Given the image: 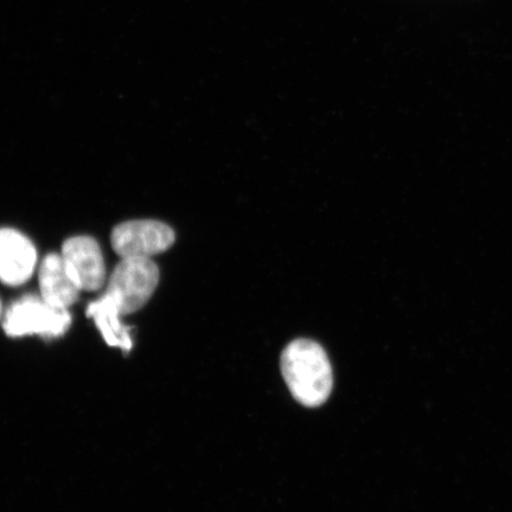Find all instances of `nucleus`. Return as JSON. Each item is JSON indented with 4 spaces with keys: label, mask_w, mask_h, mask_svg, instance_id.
<instances>
[{
    "label": "nucleus",
    "mask_w": 512,
    "mask_h": 512,
    "mask_svg": "<svg viewBox=\"0 0 512 512\" xmlns=\"http://www.w3.org/2000/svg\"><path fill=\"white\" fill-rule=\"evenodd\" d=\"M281 369L294 399L306 407H318L328 400L332 389V369L328 355L309 339L287 345Z\"/></svg>",
    "instance_id": "obj_1"
},
{
    "label": "nucleus",
    "mask_w": 512,
    "mask_h": 512,
    "mask_svg": "<svg viewBox=\"0 0 512 512\" xmlns=\"http://www.w3.org/2000/svg\"><path fill=\"white\" fill-rule=\"evenodd\" d=\"M72 325L68 310L49 305L41 296L27 294L12 303L3 317L5 334L12 338L40 336L44 339L60 338Z\"/></svg>",
    "instance_id": "obj_2"
},
{
    "label": "nucleus",
    "mask_w": 512,
    "mask_h": 512,
    "mask_svg": "<svg viewBox=\"0 0 512 512\" xmlns=\"http://www.w3.org/2000/svg\"><path fill=\"white\" fill-rule=\"evenodd\" d=\"M159 278V268L151 258H124L114 268L105 294L123 316L131 315L149 302Z\"/></svg>",
    "instance_id": "obj_3"
},
{
    "label": "nucleus",
    "mask_w": 512,
    "mask_h": 512,
    "mask_svg": "<svg viewBox=\"0 0 512 512\" xmlns=\"http://www.w3.org/2000/svg\"><path fill=\"white\" fill-rule=\"evenodd\" d=\"M176 235L168 224L153 220L128 221L115 227L111 236L114 252L121 259L151 258L174 245Z\"/></svg>",
    "instance_id": "obj_4"
},
{
    "label": "nucleus",
    "mask_w": 512,
    "mask_h": 512,
    "mask_svg": "<svg viewBox=\"0 0 512 512\" xmlns=\"http://www.w3.org/2000/svg\"><path fill=\"white\" fill-rule=\"evenodd\" d=\"M61 255L81 291L95 292L104 287L106 267L98 241L91 236H74L63 243Z\"/></svg>",
    "instance_id": "obj_5"
},
{
    "label": "nucleus",
    "mask_w": 512,
    "mask_h": 512,
    "mask_svg": "<svg viewBox=\"0 0 512 512\" xmlns=\"http://www.w3.org/2000/svg\"><path fill=\"white\" fill-rule=\"evenodd\" d=\"M37 264L34 243L11 228L0 229V281L21 286L31 279Z\"/></svg>",
    "instance_id": "obj_6"
},
{
    "label": "nucleus",
    "mask_w": 512,
    "mask_h": 512,
    "mask_svg": "<svg viewBox=\"0 0 512 512\" xmlns=\"http://www.w3.org/2000/svg\"><path fill=\"white\" fill-rule=\"evenodd\" d=\"M38 281L41 297L57 309L68 310L79 300L81 290L70 278L61 254L50 253L43 259Z\"/></svg>",
    "instance_id": "obj_7"
},
{
    "label": "nucleus",
    "mask_w": 512,
    "mask_h": 512,
    "mask_svg": "<svg viewBox=\"0 0 512 512\" xmlns=\"http://www.w3.org/2000/svg\"><path fill=\"white\" fill-rule=\"evenodd\" d=\"M86 315L94 320L96 328L110 347L119 348L125 352L131 351L133 347L131 328L121 322L123 313L107 294L89 304Z\"/></svg>",
    "instance_id": "obj_8"
},
{
    "label": "nucleus",
    "mask_w": 512,
    "mask_h": 512,
    "mask_svg": "<svg viewBox=\"0 0 512 512\" xmlns=\"http://www.w3.org/2000/svg\"><path fill=\"white\" fill-rule=\"evenodd\" d=\"M3 318V305L2 302H0V320Z\"/></svg>",
    "instance_id": "obj_9"
}]
</instances>
